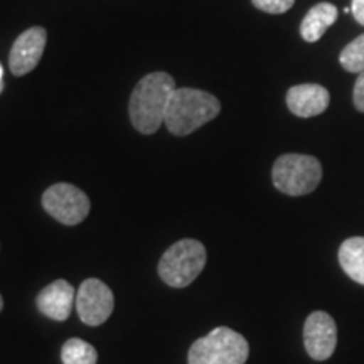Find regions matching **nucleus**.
Returning <instances> with one entry per match:
<instances>
[{"label":"nucleus","instance_id":"f257e3e1","mask_svg":"<svg viewBox=\"0 0 364 364\" xmlns=\"http://www.w3.org/2000/svg\"><path fill=\"white\" fill-rule=\"evenodd\" d=\"M176 81L164 71L150 73L136 83L130 97L129 115L140 134L152 135L161 129L167 107L174 93Z\"/></svg>","mask_w":364,"mask_h":364},{"label":"nucleus","instance_id":"f03ea898","mask_svg":"<svg viewBox=\"0 0 364 364\" xmlns=\"http://www.w3.org/2000/svg\"><path fill=\"white\" fill-rule=\"evenodd\" d=\"M220 112L221 103L215 95L203 90L177 88L171 97L164 124L171 134L186 136L215 120Z\"/></svg>","mask_w":364,"mask_h":364},{"label":"nucleus","instance_id":"7ed1b4c3","mask_svg":"<svg viewBox=\"0 0 364 364\" xmlns=\"http://www.w3.org/2000/svg\"><path fill=\"white\" fill-rule=\"evenodd\" d=\"M208 253L201 241L181 240L166 250L159 262V277L172 289H184L201 275L206 267Z\"/></svg>","mask_w":364,"mask_h":364},{"label":"nucleus","instance_id":"20e7f679","mask_svg":"<svg viewBox=\"0 0 364 364\" xmlns=\"http://www.w3.org/2000/svg\"><path fill=\"white\" fill-rule=\"evenodd\" d=\"M250 356L248 341L230 327H216L191 346L189 364H245Z\"/></svg>","mask_w":364,"mask_h":364},{"label":"nucleus","instance_id":"39448f33","mask_svg":"<svg viewBox=\"0 0 364 364\" xmlns=\"http://www.w3.org/2000/svg\"><path fill=\"white\" fill-rule=\"evenodd\" d=\"M272 181L287 196L311 194L322 181V166L312 156L284 154L273 164Z\"/></svg>","mask_w":364,"mask_h":364},{"label":"nucleus","instance_id":"423d86ee","mask_svg":"<svg viewBox=\"0 0 364 364\" xmlns=\"http://www.w3.org/2000/svg\"><path fill=\"white\" fill-rule=\"evenodd\" d=\"M43 208L49 216L63 225L76 226L90 215L91 203L80 188L59 182L44 191Z\"/></svg>","mask_w":364,"mask_h":364},{"label":"nucleus","instance_id":"0eeeda50","mask_svg":"<svg viewBox=\"0 0 364 364\" xmlns=\"http://www.w3.org/2000/svg\"><path fill=\"white\" fill-rule=\"evenodd\" d=\"M115 307L112 289L98 279H88L76 292V311L86 326H100L108 321Z\"/></svg>","mask_w":364,"mask_h":364},{"label":"nucleus","instance_id":"6e6552de","mask_svg":"<svg viewBox=\"0 0 364 364\" xmlns=\"http://www.w3.org/2000/svg\"><path fill=\"white\" fill-rule=\"evenodd\" d=\"M304 346L309 356L316 361H326L338 346V327L334 318L324 311H316L304 324Z\"/></svg>","mask_w":364,"mask_h":364},{"label":"nucleus","instance_id":"1a4fd4ad","mask_svg":"<svg viewBox=\"0 0 364 364\" xmlns=\"http://www.w3.org/2000/svg\"><path fill=\"white\" fill-rule=\"evenodd\" d=\"M48 43V31L44 27H31L22 33L12 44L9 68L14 76H24L36 70Z\"/></svg>","mask_w":364,"mask_h":364},{"label":"nucleus","instance_id":"9d476101","mask_svg":"<svg viewBox=\"0 0 364 364\" xmlns=\"http://www.w3.org/2000/svg\"><path fill=\"white\" fill-rule=\"evenodd\" d=\"M331 95L327 88L317 83L295 85L287 91V107L300 118H312L327 110Z\"/></svg>","mask_w":364,"mask_h":364},{"label":"nucleus","instance_id":"9b49d317","mask_svg":"<svg viewBox=\"0 0 364 364\" xmlns=\"http://www.w3.org/2000/svg\"><path fill=\"white\" fill-rule=\"evenodd\" d=\"M76 302L75 287L66 280H56L41 290L36 304L38 309L51 321L63 322L71 316Z\"/></svg>","mask_w":364,"mask_h":364},{"label":"nucleus","instance_id":"f8f14e48","mask_svg":"<svg viewBox=\"0 0 364 364\" xmlns=\"http://www.w3.org/2000/svg\"><path fill=\"white\" fill-rule=\"evenodd\" d=\"M338 21V7L331 2L316 4L306 14L302 24H300V36L307 43H317L327 33L331 26Z\"/></svg>","mask_w":364,"mask_h":364},{"label":"nucleus","instance_id":"ddd939ff","mask_svg":"<svg viewBox=\"0 0 364 364\" xmlns=\"http://www.w3.org/2000/svg\"><path fill=\"white\" fill-rule=\"evenodd\" d=\"M339 263L349 279L364 285V236H353L341 245Z\"/></svg>","mask_w":364,"mask_h":364},{"label":"nucleus","instance_id":"4468645a","mask_svg":"<svg viewBox=\"0 0 364 364\" xmlns=\"http://www.w3.org/2000/svg\"><path fill=\"white\" fill-rule=\"evenodd\" d=\"M61 359L63 364H97L98 353L86 341L73 338L63 346Z\"/></svg>","mask_w":364,"mask_h":364},{"label":"nucleus","instance_id":"2eb2a0df","mask_svg":"<svg viewBox=\"0 0 364 364\" xmlns=\"http://www.w3.org/2000/svg\"><path fill=\"white\" fill-rule=\"evenodd\" d=\"M339 63L346 71L363 73L364 71V34L351 41L339 54Z\"/></svg>","mask_w":364,"mask_h":364},{"label":"nucleus","instance_id":"dca6fc26","mask_svg":"<svg viewBox=\"0 0 364 364\" xmlns=\"http://www.w3.org/2000/svg\"><path fill=\"white\" fill-rule=\"evenodd\" d=\"M258 11L267 14H285L294 7L295 0H252Z\"/></svg>","mask_w":364,"mask_h":364},{"label":"nucleus","instance_id":"f3484780","mask_svg":"<svg viewBox=\"0 0 364 364\" xmlns=\"http://www.w3.org/2000/svg\"><path fill=\"white\" fill-rule=\"evenodd\" d=\"M353 103L358 112L364 113V71L359 73L356 83H354L353 90Z\"/></svg>","mask_w":364,"mask_h":364},{"label":"nucleus","instance_id":"a211bd4d","mask_svg":"<svg viewBox=\"0 0 364 364\" xmlns=\"http://www.w3.org/2000/svg\"><path fill=\"white\" fill-rule=\"evenodd\" d=\"M351 14L354 16V19H356L358 24L364 26V0H353Z\"/></svg>","mask_w":364,"mask_h":364},{"label":"nucleus","instance_id":"6ab92c4d","mask_svg":"<svg viewBox=\"0 0 364 364\" xmlns=\"http://www.w3.org/2000/svg\"><path fill=\"white\" fill-rule=\"evenodd\" d=\"M4 90V68L0 65V93H2Z\"/></svg>","mask_w":364,"mask_h":364},{"label":"nucleus","instance_id":"aec40b11","mask_svg":"<svg viewBox=\"0 0 364 364\" xmlns=\"http://www.w3.org/2000/svg\"><path fill=\"white\" fill-rule=\"evenodd\" d=\"M2 309H4V299L2 295H0V312H2Z\"/></svg>","mask_w":364,"mask_h":364}]
</instances>
